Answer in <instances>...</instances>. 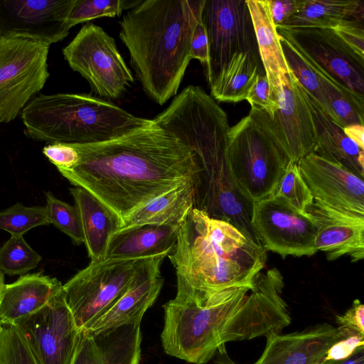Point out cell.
<instances>
[{"mask_svg":"<svg viewBox=\"0 0 364 364\" xmlns=\"http://www.w3.org/2000/svg\"><path fill=\"white\" fill-rule=\"evenodd\" d=\"M194 127V100L186 87L148 127L107 141L71 144L78 162L58 171L122 223L154 198L186 183L196 185L200 166Z\"/></svg>","mask_w":364,"mask_h":364,"instance_id":"obj_1","label":"cell"},{"mask_svg":"<svg viewBox=\"0 0 364 364\" xmlns=\"http://www.w3.org/2000/svg\"><path fill=\"white\" fill-rule=\"evenodd\" d=\"M174 299L163 305L161 340L165 353L205 364L227 342L280 333L291 323L277 268L261 272L254 287H233L210 295L196 293L176 275Z\"/></svg>","mask_w":364,"mask_h":364,"instance_id":"obj_2","label":"cell"},{"mask_svg":"<svg viewBox=\"0 0 364 364\" xmlns=\"http://www.w3.org/2000/svg\"><path fill=\"white\" fill-rule=\"evenodd\" d=\"M205 4V0H142L119 22V36L136 76L159 105L178 93Z\"/></svg>","mask_w":364,"mask_h":364,"instance_id":"obj_3","label":"cell"},{"mask_svg":"<svg viewBox=\"0 0 364 364\" xmlns=\"http://www.w3.org/2000/svg\"><path fill=\"white\" fill-rule=\"evenodd\" d=\"M168 257L176 275L196 292L210 295L233 287H254L267 251L235 226L193 208Z\"/></svg>","mask_w":364,"mask_h":364,"instance_id":"obj_4","label":"cell"},{"mask_svg":"<svg viewBox=\"0 0 364 364\" xmlns=\"http://www.w3.org/2000/svg\"><path fill=\"white\" fill-rule=\"evenodd\" d=\"M230 127L226 112L196 86L193 141L200 172L195 185L193 208L230 223L259 244L252 225L253 203L239 190L230 165Z\"/></svg>","mask_w":364,"mask_h":364,"instance_id":"obj_5","label":"cell"},{"mask_svg":"<svg viewBox=\"0 0 364 364\" xmlns=\"http://www.w3.org/2000/svg\"><path fill=\"white\" fill-rule=\"evenodd\" d=\"M21 117L28 137L50 144L100 143L153 123L88 94H40L26 105Z\"/></svg>","mask_w":364,"mask_h":364,"instance_id":"obj_6","label":"cell"},{"mask_svg":"<svg viewBox=\"0 0 364 364\" xmlns=\"http://www.w3.org/2000/svg\"><path fill=\"white\" fill-rule=\"evenodd\" d=\"M228 156L239 190L252 203L273 194L291 162L272 117L258 107L230 127Z\"/></svg>","mask_w":364,"mask_h":364,"instance_id":"obj_7","label":"cell"},{"mask_svg":"<svg viewBox=\"0 0 364 364\" xmlns=\"http://www.w3.org/2000/svg\"><path fill=\"white\" fill-rule=\"evenodd\" d=\"M63 54L72 70L79 73L100 97L117 100L134 82L114 38L97 25H84L63 49Z\"/></svg>","mask_w":364,"mask_h":364,"instance_id":"obj_8","label":"cell"},{"mask_svg":"<svg viewBox=\"0 0 364 364\" xmlns=\"http://www.w3.org/2000/svg\"><path fill=\"white\" fill-rule=\"evenodd\" d=\"M50 45L23 38H0V123L14 120L48 77Z\"/></svg>","mask_w":364,"mask_h":364,"instance_id":"obj_9","label":"cell"},{"mask_svg":"<svg viewBox=\"0 0 364 364\" xmlns=\"http://www.w3.org/2000/svg\"><path fill=\"white\" fill-rule=\"evenodd\" d=\"M140 259L90 262L63 284L65 301L80 330L106 311L126 291Z\"/></svg>","mask_w":364,"mask_h":364,"instance_id":"obj_10","label":"cell"},{"mask_svg":"<svg viewBox=\"0 0 364 364\" xmlns=\"http://www.w3.org/2000/svg\"><path fill=\"white\" fill-rule=\"evenodd\" d=\"M252 225L259 244L283 258L311 256L317 252L314 218L282 200L269 197L253 203Z\"/></svg>","mask_w":364,"mask_h":364,"instance_id":"obj_11","label":"cell"},{"mask_svg":"<svg viewBox=\"0 0 364 364\" xmlns=\"http://www.w3.org/2000/svg\"><path fill=\"white\" fill-rule=\"evenodd\" d=\"M202 21L208 43L210 86L234 55L258 48L246 0H205Z\"/></svg>","mask_w":364,"mask_h":364,"instance_id":"obj_12","label":"cell"},{"mask_svg":"<svg viewBox=\"0 0 364 364\" xmlns=\"http://www.w3.org/2000/svg\"><path fill=\"white\" fill-rule=\"evenodd\" d=\"M39 364H70L80 334L62 289L43 308L18 321Z\"/></svg>","mask_w":364,"mask_h":364,"instance_id":"obj_13","label":"cell"},{"mask_svg":"<svg viewBox=\"0 0 364 364\" xmlns=\"http://www.w3.org/2000/svg\"><path fill=\"white\" fill-rule=\"evenodd\" d=\"M277 30L335 83L364 96V58L345 45L331 28Z\"/></svg>","mask_w":364,"mask_h":364,"instance_id":"obj_14","label":"cell"},{"mask_svg":"<svg viewBox=\"0 0 364 364\" xmlns=\"http://www.w3.org/2000/svg\"><path fill=\"white\" fill-rule=\"evenodd\" d=\"M76 0H0V38H23L50 46L69 33Z\"/></svg>","mask_w":364,"mask_h":364,"instance_id":"obj_15","label":"cell"},{"mask_svg":"<svg viewBox=\"0 0 364 364\" xmlns=\"http://www.w3.org/2000/svg\"><path fill=\"white\" fill-rule=\"evenodd\" d=\"M349 336L353 334L326 323L298 332L272 333L266 336L264 350L252 364H319L333 345ZM214 357L213 364H237L228 356L225 346Z\"/></svg>","mask_w":364,"mask_h":364,"instance_id":"obj_16","label":"cell"},{"mask_svg":"<svg viewBox=\"0 0 364 364\" xmlns=\"http://www.w3.org/2000/svg\"><path fill=\"white\" fill-rule=\"evenodd\" d=\"M297 165L314 200L364 215L363 178L313 152L300 159Z\"/></svg>","mask_w":364,"mask_h":364,"instance_id":"obj_17","label":"cell"},{"mask_svg":"<svg viewBox=\"0 0 364 364\" xmlns=\"http://www.w3.org/2000/svg\"><path fill=\"white\" fill-rule=\"evenodd\" d=\"M166 257L159 255L140 259L126 291L82 330L94 335L122 325L141 323L162 289L161 267Z\"/></svg>","mask_w":364,"mask_h":364,"instance_id":"obj_18","label":"cell"},{"mask_svg":"<svg viewBox=\"0 0 364 364\" xmlns=\"http://www.w3.org/2000/svg\"><path fill=\"white\" fill-rule=\"evenodd\" d=\"M288 84L279 92L277 110L272 117L291 162L314 151L316 132L306 92L288 70Z\"/></svg>","mask_w":364,"mask_h":364,"instance_id":"obj_19","label":"cell"},{"mask_svg":"<svg viewBox=\"0 0 364 364\" xmlns=\"http://www.w3.org/2000/svg\"><path fill=\"white\" fill-rule=\"evenodd\" d=\"M317 225L315 246L328 260L349 256L356 262L364 258V215L340 210L314 200L307 208Z\"/></svg>","mask_w":364,"mask_h":364,"instance_id":"obj_20","label":"cell"},{"mask_svg":"<svg viewBox=\"0 0 364 364\" xmlns=\"http://www.w3.org/2000/svg\"><path fill=\"white\" fill-rule=\"evenodd\" d=\"M62 289L58 279L42 272L5 284L0 296V325H15L46 306Z\"/></svg>","mask_w":364,"mask_h":364,"instance_id":"obj_21","label":"cell"},{"mask_svg":"<svg viewBox=\"0 0 364 364\" xmlns=\"http://www.w3.org/2000/svg\"><path fill=\"white\" fill-rule=\"evenodd\" d=\"M77 208L90 262L105 259L112 236L121 225L119 218L97 198L80 187L70 189Z\"/></svg>","mask_w":364,"mask_h":364,"instance_id":"obj_22","label":"cell"},{"mask_svg":"<svg viewBox=\"0 0 364 364\" xmlns=\"http://www.w3.org/2000/svg\"><path fill=\"white\" fill-rule=\"evenodd\" d=\"M179 226L146 225L119 230L111 237L105 259H139L174 250Z\"/></svg>","mask_w":364,"mask_h":364,"instance_id":"obj_23","label":"cell"},{"mask_svg":"<svg viewBox=\"0 0 364 364\" xmlns=\"http://www.w3.org/2000/svg\"><path fill=\"white\" fill-rule=\"evenodd\" d=\"M246 2L264 73L271 91L277 98L289 82L280 36L272 19L267 0H246Z\"/></svg>","mask_w":364,"mask_h":364,"instance_id":"obj_24","label":"cell"},{"mask_svg":"<svg viewBox=\"0 0 364 364\" xmlns=\"http://www.w3.org/2000/svg\"><path fill=\"white\" fill-rule=\"evenodd\" d=\"M307 97L317 137L313 153L343 166L363 178L364 150L348 138L343 129L331 120L308 95Z\"/></svg>","mask_w":364,"mask_h":364,"instance_id":"obj_25","label":"cell"},{"mask_svg":"<svg viewBox=\"0 0 364 364\" xmlns=\"http://www.w3.org/2000/svg\"><path fill=\"white\" fill-rule=\"evenodd\" d=\"M194 198L195 183L180 185L154 198L125 217L119 230L146 225L180 226L193 208Z\"/></svg>","mask_w":364,"mask_h":364,"instance_id":"obj_26","label":"cell"},{"mask_svg":"<svg viewBox=\"0 0 364 364\" xmlns=\"http://www.w3.org/2000/svg\"><path fill=\"white\" fill-rule=\"evenodd\" d=\"M260 74L265 73L258 50L239 53L223 67L210 85V96L218 102L244 100Z\"/></svg>","mask_w":364,"mask_h":364,"instance_id":"obj_27","label":"cell"},{"mask_svg":"<svg viewBox=\"0 0 364 364\" xmlns=\"http://www.w3.org/2000/svg\"><path fill=\"white\" fill-rule=\"evenodd\" d=\"M363 18V1L305 0L302 9L277 28H333L344 20Z\"/></svg>","mask_w":364,"mask_h":364,"instance_id":"obj_28","label":"cell"},{"mask_svg":"<svg viewBox=\"0 0 364 364\" xmlns=\"http://www.w3.org/2000/svg\"><path fill=\"white\" fill-rule=\"evenodd\" d=\"M140 323L125 324L92 335L105 364H139L141 341Z\"/></svg>","mask_w":364,"mask_h":364,"instance_id":"obj_29","label":"cell"},{"mask_svg":"<svg viewBox=\"0 0 364 364\" xmlns=\"http://www.w3.org/2000/svg\"><path fill=\"white\" fill-rule=\"evenodd\" d=\"M326 104V114L343 129L349 126L364 125V96L358 95L335 83L325 74L318 72Z\"/></svg>","mask_w":364,"mask_h":364,"instance_id":"obj_30","label":"cell"},{"mask_svg":"<svg viewBox=\"0 0 364 364\" xmlns=\"http://www.w3.org/2000/svg\"><path fill=\"white\" fill-rule=\"evenodd\" d=\"M280 36V35H279ZM280 44L288 70L309 97L326 112L322 80L305 55L289 41L280 36Z\"/></svg>","mask_w":364,"mask_h":364,"instance_id":"obj_31","label":"cell"},{"mask_svg":"<svg viewBox=\"0 0 364 364\" xmlns=\"http://www.w3.org/2000/svg\"><path fill=\"white\" fill-rule=\"evenodd\" d=\"M42 259L23 235L11 237L0 247V271L9 276L23 275L36 268Z\"/></svg>","mask_w":364,"mask_h":364,"instance_id":"obj_32","label":"cell"},{"mask_svg":"<svg viewBox=\"0 0 364 364\" xmlns=\"http://www.w3.org/2000/svg\"><path fill=\"white\" fill-rule=\"evenodd\" d=\"M142 0H76L69 15L68 23L70 28L74 26L86 23L102 17L119 16Z\"/></svg>","mask_w":364,"mask_h":364,"instance_id":"obj_33","label":"cell"},{"mask_svg":"<svg viewBox=\"0 0 364 364\" xmlns=\"http://www.w3.org/2000/svg\"><path fill=\"white\" fill-rule=\"evenodd\" d=\"M270 197L284 200L298 210L306 213L314 198L303 179L298 165L289 162Z\"/></svg>","mask_w":364,"mask_h":364,"instance_id":"obj_34","label":"cell"},{"mask_svg":"<svg viewBox=\"0 0 364 364\" xmlns=\"http://www.w3.org/2000/svg\"><path fill=\"white\" fill-rule=\"evenodd\" d=\"M50 225L46 206H25L16 203L0 211V229L11 235H23L32 228Z\"/></svg>","mask_w":364,"mask_h":364,"instance_id":"obj_35","label":"cell"},{"mask_svg":"<svg viewBox=\"0 0 364 364\" xmlns=\"http://www.w3.org/2000/svg\"><path fill=\"white\" fill-rule=\"evenodd\" d=\"M46 212L50 225L67 235L75 245L83 243L79 215L75 206L62 201L50 192L45 193Z\"/></svg>","mask_w":364,"mask_h":364,"instance_id":"obj_36","label":"cell"},{"mask_svg":"<svg viewBox=\"0 0 364 364\" xmlns=\"http://www.w3.org/2000/svg\"><path fill=\"white\" fill-rule=\"evenodd\" d=\"M0 364H39L26 339L15 325L1 327Z\"/></svg>","mask_w":364,"mask_h":364,"instance_id":"obj_37","label":"cell"},{"mask_svg":"<svg viewBox=\"0 0 364 364\" xmlns=\"http://www.w3.org/2000/svg\"><path fill=\"white\" fill-rule=\"evenodd\" d=\"M245 100L250 103L251 107L261 108L271 117L279 107L277 100L271 91L265 74L257 76L247 92Z\"/></svg>","mask_w":364,"mask_h":364,"instance_id":"obj_38","label":"cell"},{"mask_svg":"<svg viewBox=\"0 0 364 364\" xmlns=\"http://www.w3.org/2000/svg\"><path fill=\"white\" fill-rule=\"evenodd\" d=\"M331 29L345 45L364 58L363 19L344 20Z\"/></svg>","mask_w":364,"mask_h":364,"instance_id":"obj_39","label":"cell"},{"mask_svg":"<svg viewBox=\"0 0 364 364\" xmlns=\"http://www.w3.org/2000/svg\"><path fill=\"white\" fill-rule=\"evenodd\" d=\"M43 154L58 171L71 169L79 160L78 153L71 144H50L43 147Z\"/></svg>","mask_w":364,"mask_h":364,"instance_id":"obj_40","label":"cell"},{"mask_svg":"<svg viewBox=\"0 0 364 364\" xmlns=\"http://www.w3.org/2000/svg\"><path fill=\"white\" fill-rule=\"evenodd\" d=\"M70 364H105L93 336L80 330L78 344Z\"/></svg>","mask_w":364,"mask_h":364,"instance_id":"obj_41","label":"cell"},{"mask_svg":"<svg viewBox=\"0 0 364 364\" xmlns=\"http://www.w3.org/2000/svg\"><path fill=\"white\" fill-rule=\"evenodd\" d=\"M267 1L272 19L276 28L296 14L302 9L305 2V0Z\"/></svg>","mask_w":364,"mask_h":364,"instance_id":"obj_42","label":"cell"},{"mask_svg":"<svg viewBox=\"0 0 364 364\" xmlns=\"http://www.w3.org/2000/svg\"><path fill=\"white\" fill-rule=\"evenodd\" d=\"M336 321L339 328L364 336L363 304L359 299H355L344 314L336 316Z\"/></svg>","mask_w":364,"mask_h":364,"instance_id":"obj_43","label":"cell"},{"mask_svg":"<svg viewBox=\"0 0 364 364\" xmlns=\"http://www.w3.org/2000/svg\"><path fill=\"white\" fill-rule=\"evenodd\" d=\"M191 58L207 65L208 60V43L206 31L202 19L197 23L191 43Z\"/></svg>","mask_w":364,"mask_h":364,"instance_id":"obj_44","label":"cell"},{"mask_svg":"<svg viewBox=\"0 0 364 364\" xmlns=\"http://www.w3.org/2000/svg\"><path fill=\"white\" fill-rule=\"evenodd\" d=\"M363 345L364 336H349L333 345L328 350L325 359H343L348 357L357 347Z\"/></svg>","mask_w":364,"mask_h":364,"instance_id":"obj_45","label":"cell"},{"mask_svg":"<svg viewBox=\"0 0 364 364\" xmlns=\"http://www.w3.org/2000/svg\"><path fill=\"white\" fill-rule=\"evenodd\" d=\"M319 364H364V345L357 347L347 358L340 360L324 359Z\"/></svg>","mask_w":364,"mask_h":364,"instance_id":"obj_46","label":"cell"},{"mask_svg":"<svg viewBox=\"0 0 364 364\" xmlns=\"http://www.w3.org/2000/svg\"><path fill=\"white\" fill-rule=\"evenodd\" d=\"M346 135L364 150V125L355 124L343 128Z\"/></svg>","mask_w":364,"mask_h":364,"instance_id":"obj_47","label":"cell"},{"mask_svg":"<svg viewBox=\"0 0 364 364\" xmlns=\"http://www.w3.org/2000/svg\"><path fill=\"white\" fill-rule=\"evenodd\" d=\"M5 283H4V274L0 271V296L2 291V289L4 288Z\"/></svg>","mask_w":364,"mask_h":364,"instance_id":"obj_48","label":"cell"},{"mask_svg":"<svg viewBox=\"0 0 364 364\" xmlns=\"http://www.w3.org/2000/svg\"><path fill=\"white\" fill-rule=\"evenodd\" d=\"M1 327H2V326L0 325V333H1Z\"/></svg>","mask_w":364,"mask_h":364,"instance_id":"obj_49","label":"cell"}]
</instances>
